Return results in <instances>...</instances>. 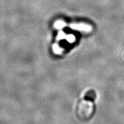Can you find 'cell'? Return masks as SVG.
I'll use <instances>...</instances> for the list:
<instances>
[{
  "label": "cell",
  "instance_id": "2",
  "mask_svg": "<svg viewBox=\"0 0 124 124\" xmlns=\"http://www.w3.org/2000/svg\"><path fill=\"white\" fill-rule=\"evenodd\" d=\"M95 94L94 91H89L87 93V94L85 95V98L87 100L93 101L95 99Z\"/></svg>",
  "mask_w": 124,
  "mask_h": 124
},
{
  "label": "cell",
  "instance_id": "4",
  "mask_svg": "<svg viewBox=\"0 0 124 124\" xmlns=\"http://www.w3.org/2000/svg\"><path fill=\"white\" fill-rule=\"evenodd\" d=\"M63 25H64V24H63V23H58V24H56V26L58 27H61Z\"/></svg>",
  "mask_w": 124,
  "mask_h": 124
},
{
  "label": "cell",
  "instance_id": "1",
  "mask_svg": "<svg viewBox=\"0 0 124 124\" xmlns=\"http://www.w3.org/2000/svg\"><path fill=\"white\" fill-rule=\"evenodd\" d=\"M71 28L76 30L86 31V32H89L91 30V27L85 24H72L71 25Z\"/></svg>",
  "mask_w": 124,
  "mask_h": 124
},
{
  "label": "cell",
  "instance_id": "3",
  "mask_svg": "<svg viewBox=\"0 0 124 124\" xmlns=\"http://www.w3.org/2000/svg\"><path fill=\"white\" fill-rule=\"evenodd\" d=\"M54 48H54V51H55L56 53H60V50H61L60 47H59L58 46L56 45V46H54Z\"/></svg>",
  "mask_w": 124,
  "mask_h": 124
}]
</instances>
